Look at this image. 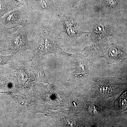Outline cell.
Instances as JSON below:
<instances>
[{
    "mask_svg": "<svg viewBox=\"0 0 127 127\" xmlns=\"http://www.w3.org/2000/svg\"><path fill=\"white\" fill-rule=\"evenodd\" d=\"M14 55L12 54L8 56L0 55V68L6 65H9L14 57Z\"/></svg>",
    "mask_w": 127,
    "mask_h": 127,
    "instance_id": "e0dca14e",
    "label": "cell"
},
{
    "mask_svg": "<svg viewBox=\"0 0 127 127\" xmlns=\"http://www.w3.org/2000/svg\"><path fill=\"white\" fill-rule=\"evenodd\" d=\"M17 78L9 67L0 68V93L11 95L18 92Z\"/></svg>",
    "mask_w": 127,
    "mask_h": 127,
    "instance_id": "52a82bcc",
    "label": "cell"
},
{
    "mask_svg": "<svg viewBox=\"0 0 127 127\" xmlns=\"http://www.w3.org/2000/svg\"><path fill=\"white\" fill-rule=\"evenodd\" d=\"M17 3L23 6V7H28L29 5L28 0H14Z\"/></svg>",
    "mask_w": 127,
    "mask_h": 127,
    "instance_id": "d6986e66",
    "label": "cell"
},
{
    "mask_svg": "<svg viewBox=\"0 0 127 127\" xmlns=\"http://www.w3.org/2000/svg\"><path fill=\"white\" fill-rule=\"evenodd\" d=\"M20 6L14 0H0V18L8 12L20 8Z\"/></svg>",
    "mask_w": 127,
    "mask_h": 127,
    "instance_id": "4fadbf2b",
    "label": "cell"
},
{
    "mask_svg": "<svg viewBox=\"0 0 127 127\" xmlns=\"http://www.w3.org/2000/svg\"><path fill=\"white\" fill-rule=\"evenodd\" d=\"M119 102L120 109L121 111H125L127 109V96L125 93L121 96Z\"/></svg>",
    "mask_w": 127,
    "mask_h": 127,
    "instance_id": "ac0fdd59",
    "label": "cell"
},
{
    "mask_svg": "<svg viewBox=\"0 0 127 127\" xmlns=\"http://www.w3.org/2000/svg\"><path fill=\"white\" fill-rule=\"evenodd\" d=\"M79 0H72V3L73 6L74 5L76 4V2H77V1H78Z\"/></svg>",
    "mask_w": 127,
    "mask_h": 127,
    "instance_id": "44dd1931",
    "label": "cell"
},
{
    "mask_svg": "<svg viewBox=\"0 0 127 127\" xmlns=\"http://www.w3.org/2000/svg\"><path fill=\"white\" fill-rule=\"evenodd\" d=\"M25 9V7H20L8 12L0 18L1 23L6 30L27 26V21L24 18Z\"/></svg>",
    "mask_w": 127,
    "mask_h": 127,
    "instance_id": "30bf717a",
    "label": "cell"
},
{
    "mask_svg": "<svg viewBox=\"0 0 127 127\" xmlns=\"http://www.w3.org/2000/svg\"><path fill=\"white\" fill-rule=\"evenodd\" d=\"M43 57L32 59L29 56L20 55L16 58L14 55L9 64V67L14 71L18 82V86H23L30 85V83L36 84L47 83V78L42 67ZM19 86V87H20Z\"/></svg>",
    "mask_w": 127,
    "mask_h": 127,
    "instance_id": "6da1fadb",
    "label": "cell"
},
{
    "mask_svg": "<svg viewBox=\"0 0 127 127\" xmlns=\"http://www.w3.org/2000/svg\"><path fill=\"white\" fill-rule=\"evenodd\" d=\"M125 85L121 80L115 78H101L97 81L93 88V96L99 99L106 100L118 94Z\"/></svg>",
    "mask_w": 127,
    "mask_h": 127,
    "instance_id": "277c9868",
    "label": "cell"
},
{
    "mask_svg": "<svg viewBox=\"0 0 127 127\" xmlns=\"http://www.w3.org/2000/svg\"><path fill=\"white\" fill-rule=\"evenodd\" d=\"M105 2L108 5L113 7L116 5V0H105Z\"/></svg>",
    "mask_w": 127,
    "mask_h": 127,
    "instance_id": "ffe728a7",
    "label": "cell"
},
{
    "mask_svg": "<svg viewBox=\"0 0 127 127\" xmlns=\"http://www.w3.org/2000/svg\"><path fill=\"white\" fill-rule=\"evenodd\" d=\"M61 20L65 32L70 37L76 38L82 34L89 33L80 30L79 26L74 18L71 17L67 16L64 15L61 17Z\"/></svg>",
    "mask_w": 127,
    "mask_h": 127,
    "instance_id": "7c38bea8",
    "label": "cell"
},
{
    "mask_svg": "<svg viewBox=\"0 0 127 127\" xmlns=\"http://www.w3.org/2000/svg\"><path fill=\"white\" fill-rule=\"evenodd\" d=\"M71 63L70 78L71 83H78L87 81L92 74L88 65V61L81 57L73 58Z\"/></svg>",
    "mask_w": 127,
    "mask_h": 127,
    "instance_id": "8992f818",
    "label": "cell"
},
{
    "mask_svg": "<svg viewBox=\"0 0 127 127\" xmlns=\"http://www.w3.org/2000/svg\"><path fill=\"white\" fill-rule=\"evenodd\" d=\"M105 27L102 24H98L95 26L94 30V34L98 38L104 36L106 34Z\"/></svg>",
    "mask_w": 127,
    "mask_h": 127,
    "instance_id": "2e32d148",
    "label": "cell"
},
{
    "mask_svg": "<svg viewBox=\"0 0 127 127\" xmlns=\"http://www.w3.org/2000/svg\"><path fill=\"white\" fill-rule=\"evenodd\" d=\"M7 31L2 26L0 21V53L10 50V37L7 35Z\"/></svg>",
    "mask_w": 127,
    "mask_h": 127,
    "instance_id": "5bb4252c",
    "label": "cell"
},
{
    "mask_svg": "<svg viewBox=\"0 0 127 127\" xmlns=\"http://www.w3.org/2000/svg\"><path fill=\"white\" fill-rule=\"evenodd\" d=\"M26 26H22L10 37V45L11 54L16 55L18 53L23 55L25 52L28 50H31V42L28 40Z\"/></svg>",
    "mask_w": 127,
    "mask_h": 127,
    "instance_id": "ba28073f",
    "label": "cell"
},
{
    "mask_svg": "<svg viewBox=\"0 0 127 127\" xmlns=\"http://www.w3.org/2000/svg\"><path fill=\"white\" fill-rule=\"evenodd\" d=\"M62 87L58 84L38 83L33 87L34 97L47 112L49 109L57 110L68 108V95Z\"/></svg>",
    "mask_w": 127,
    "mask_h": 127,
    "instance_id": "7a4b0ae2",
    "label": "cell"
},
{
    "mask_svg": "<svg viewBox=\"0 0 127 127\" xmlns=\"http://www.w3.org/2000/svg\"><path fill=\"white\" fill-rule=\"evenodd\" d=\"M34 9L40 11L48 12L53 7L52 0H31Z\"/></svg>",
    "mask_w": 127,
    "mask_h": 127,
    "instance_id": "9a60e30c",
    "label": "cell"
},
{
    "mask_svg": "<svg viewBox=\"0 0 127 127\" xmlns=\"http://www.w3.org/2000/svg\"><path fill=\"white\" fill-rule=\"evenodd\" d=\"M56 125L61 127H76L80 125L75 116L62 111L48 110L45 114Z\"/></svg>",
    "mask_w": 127,
    "mask_h": 127,
    "instance_id": "8fae6325",
    "label": "cell"
},
{
    "mask_svg": "<svg viewBox=\"0 0 127 127\" xmlns=\"http://www.w3.org/2000/svg\"><path fill=\"white\" fill-rule=\"evenodd\" d=\"M93 53L95 56L105 58L108 64L122 63L127 59V49L114 44H111L105 48L94 50Z\"/></svg>",
    "mask_w": 127,
    "mask_h": 127,
    "instance_id": "5b68a950",
    "label": "cell"
},
{
    "mask_svg": "<svg viewBox=\"0 0 127 127\" xmlns=\"http://www.w3.org/2000/svg\"><path fill=\"white\" fill-rule=\"evenodd\" d=\"M32 95L27 96L25 93L20 92L13 94L10 95L16 103L19 104L22 109L32 112L42 113L45 114V109L40 102Z\"/></svg>",
    "mask_w": 127,
    "mask_h": 127,
    "instance_id": "9c48e42d",
    "label": "cell"
},
{
    "mask_svg": "<svg viewBox=\"0 0 127 127\" xmlns=\"http://www.w3.org/2000/svg\"><path fill=\"white\" fill-rule=\"evenodd\" d=\"M31 43L32 51L28 56L32 59L49 54L67 57L72 56L64 51L58 44L56 38L48 32H41L37 34Z\"/></svg>",
    "mask_w": 127,
    "mask_h": 127,
    "instance_id": "3957f363",
    "label": "cell"
}]
</instances>
